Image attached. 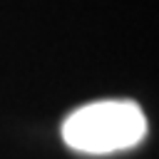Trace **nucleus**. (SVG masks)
Masks as SVG:
<instances>
[{
    "instance_id": "f257e3e1",
    "label": "nucleus",
    "mask_w": 159,
    "mask_h": 159,
    "mask_svg": "<svg viewBox=\"0 0 159 159\" xmlns=\"http://www.w3.org/2000/svg\"><path fill=\"white\" fill-rule=\"evenodd\" d=\"M147 137V117L137 102L102 99L75 109L62 124L67 147L82 154H112Z\"/></svg>"
}]
</instances>
